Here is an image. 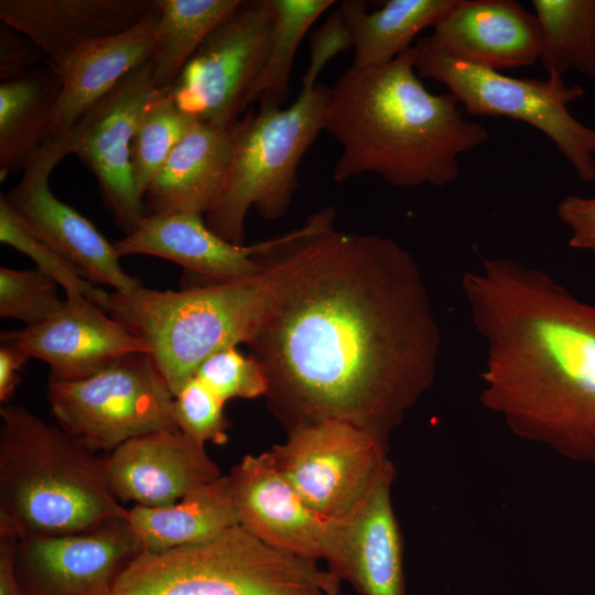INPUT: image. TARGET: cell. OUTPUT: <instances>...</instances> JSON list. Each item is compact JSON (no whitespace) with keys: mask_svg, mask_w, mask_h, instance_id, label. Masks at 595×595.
<instances>
[{"mask_svg":"<svg viewBox=\"0 0 595 595\" xmlns=\"http://www.w3.org/2000/svg\"><path fill=\"white\" fill-rule=\"evenodd\" d=\"M333 207L256 242L268 295L249 355L286 433L345 422L389 447L433 386L441 331L412 255L392 239L338 230Z\"/></svg>","mask_w":595,"mask_h":595,"instance_id":"1","label":"cell"},{"mask_svg":"<svg viewBox=\"0 0 595 595\" xmlns=\"http://www.w3.org/2000/svg\"><path fill=\"white\" fill-rule=\"evenodd\" d=\"M462 290L486 347L482 405L518 437L595 469V305L509 258H483Z\"/></svg>","mask_w":595,"mask_h":595,"instance_id":"2","label":"cell"},{"mask_svg":"<svg viewBox=\"0 0 595 595\" xmlns=\"http://www.w3.org/2000/svg\"><path fill=\"white\" fill-rule=\"evenodd\" d=\"M323 131L342 148L332 170L336 182L375 174L396 187L454 182L459 155L489 137L451 93L425 88L413 46L383 66L346 69L329 88Z\"/></svg>","mask_w":595,"mask_h":595,"instance_id":"3","label":"cell"},{"mask_svg":"<svg viewBox=\"0 0 595 595\" xmlns=\"http://www.w3.org/2000/svg\"><path fill=\"white\" fill-rule=\"evenodd\" d=\"M0 534L55 537L127 519L106 457L24 407L0 409Z\"/></svg>","mask_w":595,"mask_h":595,"instance_id":"4","label":"cell"},{"mask_svg":"<svg viewBox=\"0 0 595 595\" xmlns=\"http://www.w3.org/2000/svg\"><path fill=\"white\" fill-rule=\"evenodd\" d=\"M268 275L178 291L143 285L109 293L106 312L141 339L173 397L215 353L252 338L266 306Z\"/></svg>","mask_w":595,"mask_h":595,"instance_id":"5","label":"cell"},{"mask_svg":"<svg viewBox=\"0 0 595 595\" xmlns=\"http://www.w3.org/2000/svg\"><path fill=\"white\" fill-rule=\"evenodd\" d=\"M340 580L235 526L202 542L140 552L111 595H328Z\"/></svg>","mask_w":595,"mask_h":595,"instance_id":"6","label":"cell"},{"mask_svg":"<svg viewBox=\"0 0 595 595\" xmlns=\"http://www.w3.org/2000/svg\"><path fill=\"white\" fill-rule=\"evenodd\" d=\"M329 88H301L283 107L267 99L236 123L231 163L223 190L204 216L207 226L229 242L244 245L248 212L281 218L298 188L299 165L324 128Z\"/></svg>","mask_w":595,"mask_h":595,"instance_id":"7","label":"cell"},{"mask_svg":"<svg viewBox=\"0 0 595 595\" xmlns=\"http://www.w3.org/2000/svg\"><path fill=\"white\" fill-rule=\"evenodd\" d=\"M413 64L420 78L445 85L468 113L507 117L538 129L581 181H595V129L581 123L567 109L584 96L581 85L569 86L558 75L516 78L470 65L445 54L428 36L413 46Z\"/></svg>","mask_w":595,"mask_h":595,"instance_id":"8","label":"cell"},{"mask_svg":"<svg viewBox=\"0 0 595 595\" xmlns=\"http://www.w3.org/2000/svg\"><path fill=\"white\" fill-rule=\"evenodd\" d=\"M46 398L57 425L96 453L178 430L174 397L148 353L120 357L85 379L50 381Z\"/></svg>","mask_w":595,"mask_h":595,"instance_id":"9","label":"cell"},{"mask_svg":"<svg viewBox=\"0 0 595 595\" xmlns=\"http://www.w3.org/2000/svg\"><path fill=\"white\" fill-rule=\"evenodd\" d=\"M267 452L304 502L337 522L349 521L393 465L382 442L337 421L293 430Z\"/></svg>","mask_w":595,"mask_h":595,"instance_id":"10","label":"cell"},{"mask_svg":"<svg viewBox=\"0 0 595 595\" xmlns=\"http://www.w3.org/2000/svg\"><path fill=\"white\" fill-rule=\"evenodd\" d=\"M273 23L271 0H241L166 90L197 121L234 126L262 68Z\"/></svg>","mask_w":595,"mask_h":595,"instance_id":"11","label":"cell"},{"mask_svg":"<svg viewBox=\"0 0 595 595\" xmlns=\"http://www.w3.org/2000/svg\"><path fill=\"white\" fill-rule=\"evenodd\" d=\"M239 526L295 556L324 560L340 581L347 570L346 522L311 509L268 452L246 455L227 475Z\"/></svg>","mask_w":595,"mask_h":595,"instance_id":"12","label":"cell"},{"mask_svg":"<svg viewBox=\"0 0 595 595\" xmlns=\"http://www.w3.org/2000/svg\"><path fill=\"white\" fill-rule=\"evenodd\" d=\"M154 91L148 61L123 77L63 136L71 154L96 176L102 201L125 236L149 214L134 183L131 143Z\"/></svg>","mask_w":595,"mask_h":595,"instance_id":"13","label":"cell"},{"mask_svg":"<svg viewBox=\"0 0 595 595\" xmlns=\"http://www.w3.org/2000/svg\"><path fill=\"white\" fill-rule=\"evenodd\" d=\"M71 154L64 137H50L25 162L22 177L1 196L41 241L68 260L93 284L128 292L142 285L125 271L115 245L74 207L57 198L50 175Z\"/></svg>","mask_w":595,"mask_h":595,"instance_id":"14","label":"cell"},{"mask_svg":"<svg viewBox=\"0 0 595 595\" xmlns=\"http://www.w3.org/2000/svg\"><path fill=\"white\" fill-rule=\"evenodd\" d=\"M142 549L127 519L55 537L15 539L14 570L24 595H111Z\"/></svg>","mask_w":595,"mask_h":595,"instance_id":"15","label":"cell"},{"mask_svg":"<svg viewBox=\"0 0 595 595\" xmlns=\"http://www.w3.org/2000/svg\"><path fill=\"white\" fill-rule=\"evenodd\" d=\"M0 339L47 364L50 381L85 379L120 357L149 353L141 339L85 296L66 298L44 322L3 332Z\"/></svg>","mask_w":595,"mask_h":595,"instance_id":"16","label":"cell"},{"mask_svg":"<svg viewBox=\"0 0 595 595\" xmlns=\"http://www.w3.org/2000/svg\"><path fill=\"white\" fill-rule=\"evenodd\" d=\"M107 477L121 501L144 507L176 502L221 474L205 444L180 430H162L131 439L106 457Z\"/></svg>","mask_w":595,"mask_h":595,"instance_id":"17","label":"cell"},{"mask_svg":"<svg viewBox=\"0 0 595 595\" xmlns=\"http://www.w3.org/2000/svg\"><path fill=\"white\" fill-rule=\"evenodd\" d=\"M432 30L433 45L478 67L500 72L540 58L537 17L515 0H455Z\"/></svg>","mask_w":595,"mask_h":595,"instance_id":"18","label":"cell"},{"mask_svg":"<svg viewBox=\"0 0 595 595\" xmlns=\"http://www.w3.org/2000/svg\"><path fill=\"white\" fill-rule=\"evenodd\" d=\"M154 0H1L0 20L31 40L56 72L87 47L128 31Z\"/></svg>","mask_w":595,"mask_h":595,"instance_id":"19","label":"cell"},{"mask_svg":"<svg viewBox=\"0 0 595 595\" xmlns=\"http://www.w3.org/2000/svg\"><path fill=\"white\" fill-rule=\"evenodd\" d=\"M120 255H147L170 260L207 278L227 282L259 274L256 244L236 245L215 234L196 213L148 214L138 228L113 242Z\"/></svg>","mask_w":595,"mask_h":595,"instance_id":"20","label":"cell"},{"mask_svg":"<svg viewBox=\"0 0 595 595\" xmlns=\"http://www.w3.org/2000/svg\"><path fill=\"white\" fill-rule=\"evenodd\" d=\"M237 123V122H236ZM195 120L149 185V214L206 215L216 203L234 154L237 128Z\"/></svg>","mask_w":595,"mask_h":595,"instance_id":"21","label":"cell"},{"mask_svg":"<svg viewBox=\"0 0 595 595\" xmlns=\"http://www.w3.org/2000/svg\"><path fill=\"white\" fill-rule=\"evenodd\" d=\"M154 7L131 29L102 40L73 56L54 74L61 91L51 136L63 137L123 77L150 61L159 22Z\"/></svg>","mask_w":595,"mask_h":595,"instance_id":"22","label":"cell"},{"mask_svg":"<svg viewBox=\"0 0 595 595\" xmlns=\"http://www.w3.org/2000/svg\"><path fill=\"white\" fill-rule=\"evenodd\" d=\"M396 476L391 465L346 522L344 581L361 595H407L403 537L391 502Z\"/></svg>","mask_w":595,"mask_h":595,"instance_id":"23","label":"cell"},{"mask_svg":"<svg viewBox=\"0 0 595 595\" xmlns=\"http://www.w3.org/2000/svg\"><path fill=\"white\" fill-rule=\"evenodd\" d=\"M127 521L144 552L202 542L239 524L227 475L167 506L134 505Z\"/></svg>","mask_w":595,"mask_h":595,"instance_id":"24","label":"cell"},{"mask_svg":"<svg viewBox=\"0 0 595 595\" xmlns=\"http://www.w3.org/2000/svg\"><path fill=\"white\" fill-rule=\"evenodd\" d=\"M455 0H389L367 11V2L344 0L338 4L353 37L351 67L383 66L412 48L416 35L433 28Z\"/></svg>","mask_w":595,"mask_h":595,"instance_id":"25","label":"cell"},{"mask_svg":"<svg viewBox=\"0 0 595 595\" xmlns=\"http://www.w3.org/2000/svg\"><path fill=\"white\" fill-rule=\"evenodd\" d=\"M61 82L54 72L35 67L0 84V180L23 170L50 138Z\"/></svg>","mask_w":595,"mask_h":595,"instance_id":"26","label":"cell"},{"mask_svg":"<svg viewBox=\"0 0 595 595\" xmlns=\"http://www.w3.org/2000/svg\"><path fill=\"white\" fill-rule=\"evenodd\" d=\"M241 0H155L160 17L150 58L155 90L181 75L208 35Z\"/></svg>","mask_w":595,"mask_h":595,"instance_id":"27","label":"cell"},{"mask_svg":"<svg viewBox=\"0 0 595 595\" xmlns=\"http://www.w3.org/2000/svg\"><path fill=\"white\" fill-rule=\"evenodd\" d=\"M541 50L540 58L550 75L570 69L595 77V0H532Z\"/></svg>","mask_w":595,"mask_h":595,"instance_id":"28","label":"cell"},{"mask_svg":"<svg viewBox=\"0 0 595 595\" xmlns=\"http://www.w3.org/2000/svg\"><path fill=\"white\" fill-rule=\"evenodd\" d=\"M336 2L333 0H271L273 23L266 58L246 102L262 99L283 106L298 47L313 23Z\"/></svg>","mask_w":595,"mask_h":595,"instance_id":"29","label":"cell"},{"mask_svg":"<svg viewBox=\"0 0 595 595\" xmlns=\"http://www.w3.org/2000/svg\"><path fill=\"white\" fill-rule=\"evenodd\" d=\"M194 121L166 89L155 90L148 100L131 143L132 173L142 199L149 185Z\"/></svg>","mask_w":595,"mask_h":595,"instance_id":"30","label":"cell"},{"mask_svg":"<svg viewBox=\"0 0 595 595\" xmlns=\"http://www.w3.org/2000/svg\"><path fill=\"white\" fill-rule=\"evenodd\" d=\"M0 241L26 255L54 280L66 298L85 296L107 310L109 293L96 288L68 260L36 238L0 195Z\"/></svg>","mask_w":595,"mask_h":595,"instance_id":"31","label":"cell"},{"mask_svg":"<svg viewBox=\"0 0 595 595\" xmlns=\"http://www.w3.org/2000/svg\"><path fill=\"white\" fill-rule=\"evenodd\" d=\"M58 285L37 268H0V316L40 324L62 306Z\"/></svg>","mask_w":595,"mask_h":595,"instance_id":"32","label":"cell"},{"mask_svg":"<svg viewBox=\"0 0 595 595\" xmlns=\"http://www.w3.org/2000/svg\"><path fill=\"white\" fill-rule=\"evenodd\" d=\"M224 403L231 399L264 397L268 390L262 367L251 355L237 347L219 350L208 357L195 376Z\"/></svg>","mask_w":595,"mask_h":595,"instance_id":"33","label":"cell"},{"mask_svg":"<svg viewBox=\"0 0 595 595\" xmlns=\"http://www.w3.org/2000/svg\"><path fill=\"white\" fill-rule=\"evenodd\" d=\"M224 407L225 403L208 387L193 377L174 396V420L184 435L198 443L225 444L230 423Z\"/></svg>","mask_w":595,"mask_h":595,"instance_id":"34","label":"cell"},{"mask_svg":"<svg viewBox=\"0 0 595 595\" xmlns=\"http://www.w3.org/2000/svg\"><path fill=\"white\" fill-rule=\"evenodd\" d=\"M310 63L302 78V88H313L326 64L339 53L353 48V37L339 6L314 29L309 37Z\"/></svg>","mask_w":595,"mask_h":595,"instance_id":"35","label":"cell"},{"mask_svg":"<svg viewBox=\"0 0 595 595\" xmlns=\"http://www.w3.org/2000/svg\"><path fill=\"white\" fill-rule=\"evenodd\" d=\"M556 213L570 230L569 246L595 255V197L565 196Z\"/></svg>","mask_w":595,"mask_h":595,"instance_id":"36","label":"cell"},{"mask_svg":"<svg viewBox=\"0 0 595 595\" xmlns=\"http://www.w3.org/2000/svg\"><path fill=\"white\" fill-rule=\"evenodd\" d=\"M43 52L26 36L8 24L0 25V79L19 77L37 67ZM45 57V56H44Z\"/></svg>","mask_w":595,"mask_h":595,"instance_id":"37","label":"cell"},{"mask_svg":"<svg viewBox=\"0 0 595 595\" xmlns=\"http://www.w3.org/2000/svg\"><path fill=\"white\" fill-rule=\"evenodd\" d=\"M0 402L9 403L21 383V370L29 358L10 342L0 339Z\"/></svg>","mask_w":595,"mask_h":595,"instance_id":"38","label":"cell"},{"mask_svg":"<svg viewBox=\"0 0 595 595\" xmlns=\"http://www.w3.org/2000/svg\"><path fill=\"white\" fill-rule=\"evenodd\" d=\"M15 539L0 534V595H24L14 570Z\"/></svg>","mask_w":595,"mask_h":595,"instance_id":"39","label":"cell"},{"mask_svg":"<svg viewBox=\"0 0 595 595\" xmlns=\"http://www.w3.org/2000/svg\"><path fill=\"white\" fill-rule=\"evenodd\" d=\"M339 594V591L336 589V591H332L328 595H338Z\"/></svg>","mask_w":595,"mask_h":595,"instance_id":"40","label":"cell"}]
</instances>
